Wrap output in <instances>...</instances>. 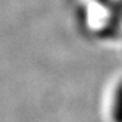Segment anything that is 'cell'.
I'll list each match as a JSON object with an SVG mask.
<instances>
[{
	"label": "cell",
	"mask_w": 122,
	"mask_h": 122,
	"mask_svg": "<svg viewBox=\"0 0 122 122\" xmlns=\"http://www.w3.org/2000/svg\"><path fill=\"white\" fill-rule=\"evenodd\" d=\"M110 110L113 122H122V82L117 84L114 90Z\"/></svg>",
	"instance_id": "cell-1"
}]
</instances>
